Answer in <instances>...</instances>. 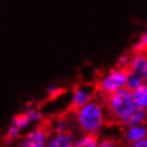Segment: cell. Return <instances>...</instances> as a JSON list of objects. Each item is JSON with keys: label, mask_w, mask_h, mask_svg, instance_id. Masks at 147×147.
Instances as JSON below:
<instances>
[{"label": "cell", "mask_w": 147, "mask_h": 147, "mask_svg": "<svg viewBox=\"0 0 147 147\" xmlns=\"http://www.w3.org/2000/svg\"><path fill=\"white\" fill-rule=\"evenodd\" d=\"M106 111L113 120L125 127L142 125L147 120V111L136 107L132 91L128 89H123L106 97Z\"/></svg>", "instance_id": "cell-1"}, {"label": "cell", "mask_w": 147, "mask_h": 147, "mask_svg": "<svg viewBox=\"0 0 147 147\" xmlns=\"http://www.w3.org/2000/svg\"><path fill=\"white\" fill-rule=\"evenodd\" d=\"M74 120L82 135L97 136L106 123V110L101 102L94 100L84 107L75 110Z\"/></svg>", "instance_id": "cell-2"}, {"label": "cell", "mask_w": 147, "mask_h": 147, "mask_svg": "<svg viewBox=\"0 0 147 147\" xmlns=\"http://www.w3.org/2000/svg\"><path fill=\"white\" fill-rule=\"evenodd\" d=\"M41 119H42L41 111L34 104H29L24 112L18 113V115L13 117L11 122H10L4 136L5 145L9 146L15 143L16 141H19V138L23 136V132L24 131L28 132L29 127L31 125L39 123Z\"/></svg>", "instance_id": "cell-3"}, {"label": "cell", "mask_w": 147, "mask_h": 147, "mask_svg": "<svg viewBox=\"0 0 147 147\" xmlns=\"http://www.w3.org/2000/svg\"><path fill=\"white\" fill-rule=\"evenodd\" d=\"M127 76H128V70L120 69L116 66L115 69L106 71L98 79L97 90L106 97L111 96V95L126 89Z\"/></svg>", "instance_id": "cell-4"}, {"label": "cell", "mask_w": 147, "mask_h": 147, "mask_svg": "<svg viewBox=\"0 0 147 147\" xmlns=\"http://www.w3.org/2000/svg\"><path fill=\"white\" fill-rule=\"evenodd\" d=\"M49 135L41 126H36L21 136L16 147H47Z\"/></svg>", "instance_id": "cell-5"}, {"label": "cell", "mask_w": 147, "mask_h": 147, "mask_svg": "<svg viewBox=\"0 0 147 147\" xmlns=\"http://www.w3.org/2000/svg\"><path fill=\"white\" fill-rule=\"evenodd\" d=\"M94 90L92 87L87 85H79L72 90L71 96H70V102L75 110H79L94 101Z\"/></svg>", "instance_id": "cell-6"}, {"label": "cell", "mask_w": 147, "mask_h": 147, "mask_svg": "<svg viewBox=\"0 0 147 147\" xmlns=\"http://www.w3.org/2000/svg\"><path fill=\"white\" fill-rule=\"evenodd\" d=\"M123 137L131 145H134V143L138 141H142V140H146L147 138V125L142 123V125H135V126L125 127Z\"/></svg>", "instance_id": "cell-7"}, {"label": "cell", "mask_w": 147, "mask_h": 147, "mask_svg": "<svg viewBox=\"0 0 147 147\" xmlns=\"http://www.w3.org/2000/svg\"><path fill=\"white\" fill-rule=\"evenodd\" d=\"M75 137L72 134H51L47 141V147H74Z\"/></svg>", "instance_id": "cell-8"}, {"label": "cell", "mask_w": 147, "mask_h": 147, "mask_svg": "<svg viewBox=\"0 0 147 147\" xmlns=\"http://www.w3.org/2000/svg\"><path fill=\"white\" fill-rule=\"evenodd\" d=\"M146 56H147V51L146 53H135L132 55L130 66H128V72L136 74L143 78V71H145V65H146Z\"/></svg>", "instance_id": "cell-9"}, {"label": "cell", "mask_w": 147, "mask_h": 147, "mask_svg": "<svg viewBox=\"0 0 147 147\" xmlns=\"http://www.w3.org/2000/svg\"><path fill=\"white\" fill-rule=\"evenodd\" d=\"M132 97H134L136 107L147 111V84L138 87L137 90L132 91Z\"/></svg>", "instance_id": "cell-10"}, {"label": "cell", "mask_w": 147, "mask_h": 147, "mask_svg": "<svg viewBox=\"0 0 147 147\" xmlns=\"http://www.w3.org/2000/svg\"><path fill=\"white\" fill-rule=\"evenodd\" d=\"M71 121L69 117H57L53 123V131L54 134H71Z\"/></svg>", "instance_id": "cell-11"}, {"label": "cell", "mask_w": 147, "mask_h": 147, "mask_svg": "<svg viewBox=\"0 0 147 147\" xmlns=\"http://www.w3.org/2000/svg\"><path fill=\"white\" fill-rule=\"evenodd\" d=\"M98 140L94 135H81L75 140L74 147H98Z\"/></svg>", "instance_id": "cell-12"}, {"label": "cell", "mask_w": 147, "mask_h": 147, "mask_svg": "<svg viewBox=\"0 0 147 147\" xmlns=\"http://www.w3.org/2000/svg\"><path fill=\"white\" fill-rule=\"evenodd\" d=\"M145 80H143L142 76L136 75V74L128 72L127 76V84H126V89H128L130 91H135L137 90L138 87H141L142 85H145Z\"/></svg>", "instance_id": "cell-13"}, {"label": "cell", "mask_w": 147, "mask_h": 147, "mask_svg": "<svg viewBox=\"0 0 147 147\" xmlns=\"http://www.w3.org/2000/svg\"><path fill=\"white\" fill-rule=\"evenodd\" d=\"M147 50V29L142 32L137 42L135 44V53H146Z\"/></svg>", "instance_id": "cell-14"}, {"label": "cell", "mask_w": 147, "mask_h": 147, "mask_svg": "<svg viewBox=\"0 0 147 147\" xmlns=\"http://www.w3.org/2000/svg\"><path fill=\"white\" fill-rule=\"evenodd\" d=\"M131 59H132V55H131V54L123 53L119 59H117V62H116V64H117V67L128 70V66H130Z\"/></svg>", "instance_id": "cell-15"}, {"label": "cell", "mask_w": 147, "mask_h": 147, "mask_svg": "<svg viewBox=\"0 0 147 147\" xmlns=\"http://www.w3.org/2000/svg\"><path fill=\"white\" fill-rule=\"evenodd\" d=\"M117 143L112 137H102L98 140V147H116Z\"/></svg>", "instance_id": "cell-16"}, {"label": "cell", "mask_w": 147, "mask_h": 147, "mask_svg": "<svg viewBox=\"0 0 147 147\" xmlns=\"http://www.w3.org/2000/svg\"><path fill=\"white\" fill-rule=\"evenodd\" d=\"M60 91H61V89L57 85H50L47 87V94H49V96H51V97L57 96V95L60 94Z\"/></svg>", "instance_id": "cell-17"}, {"label": "cell", "mask_w": 147, "mask_h": 147, "mask_svg": "<svg viewBox=\"0 0 147 147\" xmlns=\"http://www.w3.org/2000/svg\"><path fill=\"white\" fill-rule=\"evenodd\" d=\"M131 147H147V138L146 140H142V141H138L131 145Z\"/></svg>", "instance_id": "cell-18"}, {"label": "cell", "mask_w": 147, "mask_h": 147, "mask_svg": "<svg viewBox=\"0 0 147 147\" xmlns=\"http://www.w3.org/2000/svg\"><path fill=\"white\" fill-rule=\"evenodd\" d=\"M143 80L147 84V56H146V65H145V71H143Z\"/></svg>", "instance_id": "cell-19"}]
</instances>
